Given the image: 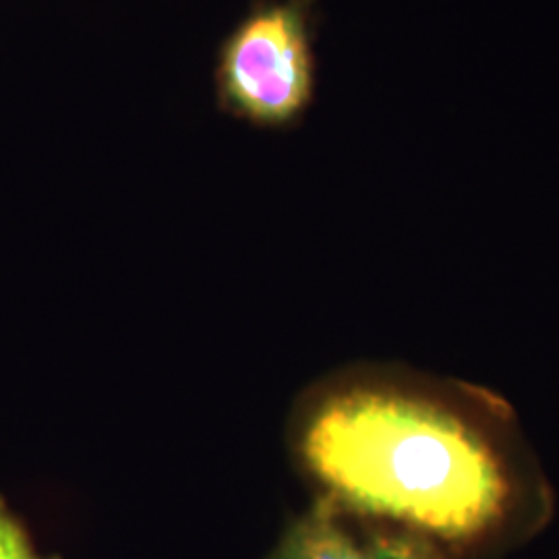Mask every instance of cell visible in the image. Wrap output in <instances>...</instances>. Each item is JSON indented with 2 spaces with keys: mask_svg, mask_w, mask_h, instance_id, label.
<instances>
[{
  "mask_svg": "<svg viewBox=\"0 0 559 559\" xmlns=\"http://www.w3.org/2000/svg\"><path fill=\"white\" fill-rule=\"evenodd\" d=\"M302 456L340 508L445 549L506 533L526 462L491 406L427 385H350L307 420Z\"/></svg>",
  "mask_w": 559,
  "mask_h": 559,
  "instance_id": "obj_1",
  "label": "cell"
},
{
  "mask_svg": "<svg viewBox=\"0 0 559 559\" xmlns=\"http://www.w3.org/2000/svg\"><path fill=\"white\" fill-rule=\"evenodd\" d=\"M218 85L224 104L260 124H288L313 98L316 62L307 0L253 13L222 50Z\"/></svg>",
  "mask_w": 559,
  "mask_h": 559,
  "instance_id": "obj_2",
  "label": "cell"
},
{
  "mask_svg": "<svg viewBox=\"0 0 559 559\" xmlns=\"http://www.w3.org/2000/svg\"><path fill=\"white\" fill-rule=\"evenodd\" d=\"M280 559H460L456 551L396 526H369L338 503H325L299 522Z\"/></svg>",
  "mask_w": 559,
  "mask_h": 559,
  "instance_id": "obj_3",
  "label": "cell"
},
{
  "mask_svg": "<svg viewBox=\"0 0 559 559\" xmlns=\"http://www.w3.org/2000/svg\"><path fill=\"white\" fill-rule=\"evenodd\" d=\"M0 559H40L29 547L15 520L4 512L2 506H0Z\"/></svg>",
  "mask_w": 559,
  "mask_h": 559,
  "instance_id": "obj_4",
  "label": "cell"
}]
</instances>
